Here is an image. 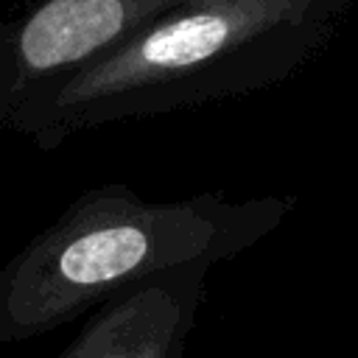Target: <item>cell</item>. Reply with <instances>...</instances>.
Here are the masks:
<instances>
[{
	"label": "cell",
	"mask_w": 358,
	"mask_h": 358,
	"mask_svg": "<svg viewBox=\"0 0 358 358\" xmlns=\"http://www.w3.org/2000/svg\"><path fill=\"white\" fill-rule=\"evenodd\" d=\"M355 11L358 0H182L0 123L56 148L98 126L249 95L322 56Z\"/></svg>",
	"instance_id": "obj_1"
},
{
	"label": "cell",
	"mask_w": 358,
	"mask_h": 358,
	"mask_svg": "<svg viewBox=\"0 0 358 358\" xmlns=\"http://www.w3.org/2000/svg\"><path fill=\"white\" fill-rule=\"evenodd\" d=\"M291 207V196L154 201L120 182L98 185L0 268V344L45 336L151 277L229 260Z\"/></svg>",
	"instance_id": "obj_2"
},
{
	"label": "cell",
	"mask_w": 358,
	"mask_h": 358,
	"mask_svg": "<svg viewBox=\"0 0 358 358\" xmlns=\"http://www.w3.org/2000/svg\"><path fill=\"white\" fill-rule=\"evenodd\" d=\"M176 3L182 0H34L22 14L3 20L14 62V106L106 56Z\"/></svg>",
	"instance_id": "obj_3"
},
{
	"label": "cell",
	"mask_w": 358,
	"mask_h": 358,
	"mask_svg": "<svg viewBox=\"0 0 358 358\" xmlns=\"http://www.w3.org/2000/svg\"><path fill=\"white\" fill-rule=\"evenodd\" d=\"M210 268L185 266L112 296L56 358H182Z\"/></svg>",
	"instance_id": "obj_4"
},
{
	"label": "cell",
	"mask_w": 358,
	"mask_h": 358,
	"mask_svg": "<svg viewBox=\"0 0 358 358\" xmlns=\"http://www.w3.org/2000/svg\"><path fill=\"white\" fill-rule=\"evenodd\" d=\"M11 106H14V62H11L6 28L0 22V120L8 115Z\"/></svg>",
	"instance_id": "obj_5"
}]
</instances>
